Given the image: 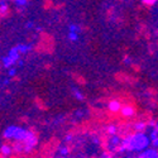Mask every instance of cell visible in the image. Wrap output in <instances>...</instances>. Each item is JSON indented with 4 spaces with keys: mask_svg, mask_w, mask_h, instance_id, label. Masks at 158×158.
I'll return each instance as SVG.
<instances>
[{
    "mask_svg": "<svg viewBox=\"0 0 158 158\" xmlns=\"http://www.w3.org/2000/svg\"><path fill=\"white\" fill-rule=\"evenodd\" d=\"M149 139L152 140L153 143V146L157 147V144H158V138H157V128H153V130L151 131V135H149Z\"/></svg>",
    "mask_w": 158,
    "mask_h": 158,
    "instance_id": "4fadbf2b",
    "label": "cell"
},
{
    "mask_svg": "<svg viewBox=\"0 0 158 158\" xmlns=\"http://www.w3.org/2000/svg\"><path fill=\"white\" fill-rule=\"evenodd\" d=\"M33 27H34L33 22H28L27 24H25V28H28V29H29V28H33Z\"/></svg>",
    "mask_w": 158,
    "mask_h": 158,
    "instance_id": "603a6c76",
    "label": "cell"
},
{
    "mask_svg": "<svg viewBox=\"0 0 158 158\" xmlns=\"http://www.w3.org/2000/svg\"><path fill=\"white\" fill-rule=\"evenodd\" d=\"M124 62L129 64V63H130V58H129V57H125V58H124Z\"/></svg>",
    "mask_w": 158,
    "mask_h": 158,
    "instance_id": "484cf974",
    "label": "cell"
},
{
    "mask_svg": "<svg viewBox=\"0 0 158 158\" xmlns=\"http://www.w3.org/2000/svg\"><path fill=\"white\" fill-rule=\"evenodd\" d=\"M120 110H122V115L125 116V118L134 116V114H135V109L131 106V105H125V106H122Z\"/></svg>",
    "mask_w": 158,
    "mask_h": 158,
    "instance_id": "3957f363",
    "label": "cell"
},
{
    "mask_svg": "<svg viewBox=\"0 0 158 158\" xmlns=\"http://www.w3.org/2000/svg\"><path fill=\"white\" fill-rule=\"evenodd\" d=\"M9 84V80H4V82H3V85L5 86V85H8Z\"/></svg>",
    "mask_w": 158,
    "mask_h": 158,
    "instance_id": "f1b7e54d",
    "label": "cell"
},
{
    "mask_svg": "<svg viewBox=\"0 0 158 158\" xmlns=\"http://www.w3.org/2000/svg\"><path fill=\"white\" fill-rule=\"evenodd\" d=\"M94 143H96V144H99L100 142H99V138H94Z\"/></svg>",
    "mask_w": 158,
    "mask_h": 158,
    "instance_id": "83f0119b",
    "label": "cell"
},
{
    "mask_svg": "<svg viewBox=\"0 0 158 158\" xmlns=\"http://www.w3.org/2000/svg\"><path fill=\"white\" fill-rule=\"evenodd\" d=\"M101 156H102V157H113L114 153H102Z\"/></svg>",
    "mask_w": 158,
    "mask_h": 158,
    "instance_id": "d4e9b609",
    "label": "cell"
},
{
    "mask_svg": "<svg viewBox=\"0 0 158 158\" xmlns=\"http://www.w3.org/2000/svg\"><path fill=\"white\" fill-rule=\"evenodd\" d=\"M72 138H73V135H72V134H69V135H66L64 140H66V142H70V140H72Z\"/></svg>",
    "mask_w": 158,
    "mask_h": 158,
    "instance_id": "cb8c5ba5",
    "label": "cell"
},
{
    "mask_svg": "<svg viewBox=\"0 0 158 158\" xmlns=\"http://www.w3.org/2000/svg\"><path fill=\"white\" fill-rule=\"evenodd\" d=\"M22 143H23V152L29 153V152H32V151L34 149V147L37 146V143H38V138H37V135L33 133V131H31L29 135H28L27 138H25Z\"/></svg>",
    "mask_w": 158,
    "mask_h": 158,
    "instance_id": "7a4b0ae2",
    "label": "cell"
},
{
    "mask_svg": "<svg viewBox=\"0 0 158 158\" xmlns=\"http://www.w3.org/2000/svg\"><path fill=\"white\" fill-rule=\"evenodd\" d=\"M31 48H32V46H29V44H19V46H17V49L19 51V53H27L28 51H31Z\"/></svg>",
    "mask_w": 158,
    "mask_h": 158,
    "instance_id": "5bb4252c",
    "label": "cell"
},
{
    "mask_svg": "<svg viewBox=\"0 0 158 158\" xmlns=\"http://www.w3.org/2000/svg\"><path fill=\"white\" fill-rule=\"evenodd\" d=\"M151 139L144 131H137L134 134H130L127 138L122 139V146L125 151L129 152H140L149 147Z\"/></svg>",
    "mask_w": 158,
    "mask_h": 158,
    "instance_id": "6da1fadb",
    "label": "cell"
},
{
    "mask_svg": "<svg viewBox=\"0 0 158 158\" xmlns=\"http://www.w3.org/2000/svg\"><path fill=\"white\" fill-rule=\"evenodd\" d=\"M76 115H77V116H82V115H84V113H82V111H77V113H76Z\"/></svg>",
    "mask_w": 158,
    "mask_h": 158,
    "instance_id": "4316f807",
    "label": "cell"
},
{
    "mask_svg": "<svg viewBox=\"0 0 158 158\" xmlns=\"http://www.w3.org/2000/svg\"><path fill=\"white\" fill-rule=\"evenodd\" d=\"M14 129H15V125H11V127L6 128V129H5V131L3 133V137H4L5 139H11L13 133H14Z\"/></svg>",
    "mask_w": 158,
    "mask_h": 158,
    "instance_id": "30bf717a",
    "label": "cell"
},
{
    "mask_svg": "<svg viewBox=\"0 0 158 158\" xmlns=\"http://www.w3.org/2000/svg\"><path fill=\"white\" fill-rule=\"evenodd\" d=\"M142 2L146 5H154L157 3V0H142Z\"/></svg>",
    "mask_w": 158,
    "mask_h": 158,
    "instance_id": "44dd1931",
    "label": "cell"
},
{
    "mask_svg": "<svg viewBox=\"0 0 158 158\" xmlns=\"http://www.w3.org/2000/svg\"><path fill=\"white\" fill-rule=\"evenodd\" d=\"M17 63V61H14V60H11L9 56L8 57H5V58H3V66L5 69H9V67H13V64H15Z\"/></svg>",
    "mask_w": 158,
    "mask_h": 158,
    "instance_id": "8fae6325",
    "label": "cell"
},
{
    "mask_svg": "<svg viewBox=\"0 0 158 158\" xmlns=\"http://www.w3.org/2000/svg\"><path fill=\"white\" fill-rule=\"evenodd\" d=\"M108 108L111 113H118V111H120V108H122V104L119 100H111L108 105Z\"/></svg>",
    "mask_w": 158,
    "mask_h": 158,
    "instance_id": "5b68a950",
    "label": "cell"
},
{
    "mask_svg": "<svg viewBox=\"0 0 158 158\" xmlns=\"http://www.w3.org/2000/svg\"><path fill=\"white\" fill-rule=\"evenodd\" d=\"M69 28H70V32H78V31H80V27L76 25V24H71Z\"/></svg>",
    "mask_w": 158,
    "mask_h": 158,
    "instance_id": "ffe728a7",
    "label": "cell"
},
{
    "mask_svg": "<svg viewBox=\"0 0 158 158\" xmlns=\"http://www.w3.org/2000/svg\"><path fill=\"white\" fill-rule=\"evenodd\" d=\"M15 75H17V70L13 69V67H9V76L13 77V76H15Z\"/></svg>",
    "mask_w": 158,
    "mask_h": 158,
    "instance_id": "7402d4cb",
    "label": "cell"
},
{
    "mask_svg": "<svg viewBox=\"0 0 158 158\" xmlns=\"http://www.w3.org/2000/svg\"><path fill=\"white\" fill-rule=\"evenodd\" d=\"M8 10H9V6L6 0H0V17H5L8 14Z\"/></svg>",
    "mask_w": 158,
    "mask_h": 158,
    "instance_id": "52a82bcc",
    "label": "cell"
},
{
    "mask_svg": "<svg viewBox=\"0 0 158 158\" xmlns=\"http://www.w3.org/2000/svg\"><path fill=\"white\" fill-rule=\"evenodd\" d=\"M69 151H70V149H69L67 147H61V148H60V154H61V156H67V154H69Z\"/></svg>",
    "mask_w": 158,
    "mask_h": 158,
    "instance_id": "d6986e66",
    "label": "cell"
},
{
    "mask_svg": "<svg viewBox=\"0 0 158 158\" xmlns=\"http://www.w3.org/2000/svg\"><path fill=\"white\" fill-rule=\"evenodd\" d=\"M142 152V151H140ZM140 158H157L158 157V153H157V149H143V152L139 154Z\"/></svg>",
    "mask_w": 158,
    "mask_h": 158,
    "instance_id": "277c9868",
    "label": "cell"
},
{
    "mask_svg": "<svg viewBox=\"0 0 158 158\" xmlns=\"http://www.w3.org/2000/svg\"><path fill=\"white\" fill-rule=\"evenodd\" d=\"M72 93H73V96L77 99V100H84V95L80 93L78 90H76V89H73L72 90Z\"/></svg>",
    "mask_w": 158,
    "mask_h": 158,
    "instance_id": "2e32d148",
    "label": "cell"
},
{
    "mask_svg": "<svg viewBox=\"0 0 158 158\" xmlns=\"http://www.w3.org/2000/svg\"><path fill=\"white\" fill-rule=\"evenodd\" d=\"M14 3H15L18 6H24V5H27L28 0H14Z\"/></svg>",
    "mask_w": 158,
    "mask_h": 158,
    "instance_id": "ac0fdd59",
    "label": "cell"
},
{
    "mask_svg": "<svg viewBox=\"0 0 158 158\" xmlns=\"http://www.w3.org/2000/svg\"><path fill=\"white\" fill-rule=\"evenodd\" d=\"M69 39H70V41L76 42L77 39H78V34H77V32H70V33H69Z\"/></svg>",
    "mask_w": 158,
    "mask_h": 158,
    "instance_id": "e0dca14e",
    "label": "cell"
},
{
    "mask_svg": "<svg viewBox=\"0 0 158 158\" xmlns=\"http://www.w3.org/2000/svg\"><path fill=\"white\" fill-rule=\"evenodd\" d=\"M147 127H148L147 123H144V122H138V123H135L133 125V128H134L135 131H146Z\"/></svg>",
    "mask_w": 158,
    "mask_h": 158,
    "instance_id": "9c48e42d",
    "label": "cell"
},
{
    "mask_svg": "<svg viewBox=\"0 0 158 158\" xmlns=\"http://www.w3.org/2000/svg\"><path fill=\"white\" fill-rule=\"evenodd\" d=\"M106 131H108V134L114 135V134H116V133H118V128H116L115 125H109V127L106 128Z\"/></svg>",
    "mask_w": 158,
    "mask_h": 158,
    "instance_id": "9a60e30c",
    "label": "cell"
},
{
    "mask_svg": "<svg viewBox=\"0 0 158 158\" xmlns=\"http://www.w3.org/2000/svg\"><path fill=\"white\" fill-rule=\"evenodd\" d=\"M9 57H10L11 60H14V61H18V60H19V51L17 49V47L11 48V49L9 51Z\"/></svg>",
    "mask_w": 158,
    "mask_h": 158,
    "instance_id": "7c38bea8",
    "label": "cell"
},
{
    "mask_svg": "<svg viewBox=\"0 0 158 158\" xmlns=\"http://www.w3.org/2000/svg\"><path fill=\"white\" fill-rule=\"evenodd\" d=\"M0 153H2V156H10L13 153V148L11 146H8V144H3L2 147H0Z\"/></svg>",
    "mask_w": 158,
    "mask_h": 158,
    "instance_id": "ba28073f",
    "label": "cell"
},
{
    "mask_svg": "<svg viewBox=\"0 0 158 158\" xmlns=\"http://www.w3.org/2000/svg\"><path fill=\"white\" fill-rule=\"evenodd\" d=\"M120 143H122V139H120L119 137H118L116 134L111 135V139H110V148H111V151H113V152H115L116 147L119 146Z\"/></svg>",
    "mask_w": 158,
    "mask_h": 158,
    "instance_id": "8992f818",
    "label": "cell"
}]
</instances>
